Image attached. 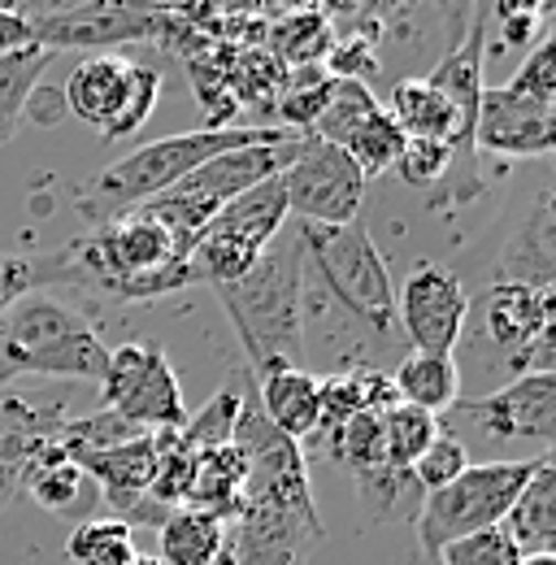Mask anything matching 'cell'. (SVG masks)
Wrapping results in <instances>:
<instances>
[{
	"mask_svg": "<svg viewBox=\"0 0 556 565\" xmlns=\"http://www.w3.org/2000/svg\"><path fill=\"white\" fill-rule=\"evenodd\" d=\"M296 226L304 257V370H318L322 379L340 370L392 374L409 344L365 213L348 226Z\"/></svg>",
	"mask_w": 556,
	"mask_h": 565,
	"instance_id": "1",
	"label": "cell"
},
{
	"mask_svg": "<svg viewBox=\"0 0 556 565\" xmlns=\"http://www.w3.org/2000/svg\"><path fill=\"white\" fill-rule=\"evenodd\" d=\"M231 444L244 457V492L213 565H309L313 548L327 540L309 488V461L296 439L270 426L253 387L244 392Z\"/></svg>",
	"mask_w": 556,
	"mask_h": 565,
	"instance_id": "2",
	"label": "cell"
},
{
	"mask_svg": "<svg viewBox=\"0 0 556 565\" xmlns=\"http://www.w3.org/2000/svg\"><path fill=\"white\" fill-rule=\"evenodd\" d=\"M213 296L244 344L253 383L304 365V257L296 222L278 231L244 279L217 282Z\"/></svg>",
	"mask_w": 556,
	"mask_h": 565,
	"instance_id": "3",
	"label": "cell"
},
{
	"mask_svg": "<svg viewBox=\"0 0 556 565\" xmlns=\"http://www.w3.org/2000/svg\"><path fill=\"white\" fill-rule=\"evenodd\" d=\"M452 361L457 374L466 365L483 370V392L504 387L517 374H556V291L491 282L466 309Z\"/></svg>",
	"mask_w": 556,
	"mask_h": 565,
	"instance_id": "4",
	"label": "cell"
},
{
	"mask_svg": "<svg viewBox=\"0 0 556 565\" xmlns=\"http://www.w3.org/2000/svg\"><path fill=\"white\" fill-rule=\"evenodd\" d=\"M300 140L282 127H222V131H183V136H165V140L139 143L136 152L118 157L114 166H105L83 192H78V213L96 226L109 217L139 210L148 201H157L161 192H170L179 179H188L196 166H205L209 157L231 152V148H248V143H278Z\"/></svg>",
	"mask_w": 556,
	"mask_h": 565,
	"instance_id": "5",
	"label": "cell"
},
{
	"mask_svg": "<svg viewBox=\"0 0 556 565\" xmlns=\"http://www.w3.org/2000/svg\"><path fill=\"white\" fill-rule=\"evenodd\" d=\"M109 349L96 327L53 296H22L0 318V370L35 379H87L100 383Z\"/></svg>",
	"mask_w": 556,
	"mask_h": 565,
	"instance_id": "6",
	"label": "cell"
},
{
	"mask_svg": "<svg viewBox=\"0 0 556 565\" xmlns=\"http://www.w3.org/2000/svg\"><path fill=\"white\" fill-rule=\"evenodd\" d=\"M448 435L504 452L500 461H539L556 448V374H517L483 396H461L448 409Z\"/></svg>",
	"mask_w": 556,
	"mask_h": 565,
	"instance_id": "7",
	"label": "cell"
},
{
	"mask_svg": "<svg viewBox=\"0 0 556 565\" xmlns=\"http://www.w3.org/2000/svg\"><path fill=\"white\" fill-rule=\"evenodd\" d=\"M304 140V136H300ZM300 140H278V143H248V148H231V152H217L209 157L205 166H196L188 179H179L170 192H161L157 201L139 205L148 217H157L174 239L183 244H196V235L205 231V222L222 205H231L235 196H244L248 188L266 183L282 174L296 152Z\"/></svg>",
	"mask_w": 556,
	"mask_h": 565,
	"instance_id": "8",
	"label": "cell"
},
{
	"mask_svg": "<svg viewBox=\"0 0 556 565\" xmlns=\"http://www.w3.org/2000/svg\"><path fill=\"white\" fill-rule=\"evenodd\" d=\"M553 461V457H539V461H470L448 488L421 495V509H417V544L426 557H439L448 544L487 531V526H500L509 504L517 500V492L531 483V475Z\"/></svg>",
	"mask_w": 556,
	"mask_h": 565,
	"instance_id": "9",
	"label": "cell"
},
{
	"mask_svg": "<svg viewBox=\"0 0 556 565\" xmlns=\"http://www.w3.org/2000/svg\"><path fill=\"white\" fill-rule=\"evenodd\" d=\"M287 222H291V213H287L282 174H275V179L248 188L244 196H235L231 205L213 213L188 257H192L201 282H209V287L235 282L257 266V257L275 244V235Z\"/></svg>",
	"mask_w": 556,
	"mask_h": 565,
	"instance_id": "10",
	"label": "cell"
},
{
	"mask_svg": "<svg viewBox=\"0 0 556 565\" xmlns=\"http://www.w3.org/2000/svg\"><path fill=\"white\" fill-rule=\"evenodd\" d=\"M157 96H161L157 66H139L118 53H87V62L70 71L62 100L78 122H87L105 140H122V136H136L152 118Z\"/></svg>",
	"mask_w": 556,
	"mask_h": 565,
	"instance_id": "11",
	"label": "cell"
},
{
	"mask_svg": "<svg viewBox=\"0 0 556 565\" xmlns=\"http://www.w3.org/2000/svg\"><path fill=\"white\" fill-rule=\"evenodd\" d=\"M105 409L139 426L143 435L161 430H183L188 409H183V387L170 365V356L157 344H122L109 349V365L100 379Z\"/></svg>",
	"mask_w": 556,
	"mask_h": 565,
	"instance_id": "12",
	"label": "cell"
},
{
	"mask_svg": "<svg viewBox=\"0 0 556 565\" xmlns=\"http://www.w3.org/2000/svg\"><path fill=\"white\" fill-rule=\"evenodd\" d=\"M365 174L344 148L304 136L296 161L282 170L287 213L309 226H348L365 213Z\"/></svg>",
	"mask_w": 556,
	"mask_h": 565,
	"instance_id": "13",
	"label": "cell"
},
{
	"mask_svg": "<svg viewBox=\"0 0 556 565\" xmlns=\"http://www.w3.org/2000/svg\"><path fill=\"white\" fill-rule=\"evenodd\" d=\"M466 309H470V296L448 266L417 262L400 287V296H396V318H400V335H405L409 353H457Z\"/></svg>",
	"mask_w": 556,
	"mask_h": 565,
	"instance_id": "14",
	"label": "cell"
},
{
	"mask_svg": "<svg viewBox=\"0 0 556 565\" xmlns=\"http://www.w3.org/2000/svg\"><path fill=\"white\" fill-rule=\"evenodd\" d=\"M556 148V105L531 100L513 87H483L474 118V152L509 161H548Z\"/></svg>",
	"mask_w": 556,
	"mask_h": 565,
	"instance_id": "15",
	"label": "cell"
},
{
	"mask_svg": "<svg viewBox=\"0 0 556 565\" xmlns=\"http://www.w3.org/2000/svg\"><path fill=\"white\" fill-rule=\"evenodd\" d=\"M70 461L100 483L105 504L114 513H122L127 526L148 522V526H161V518L170 509L152 504L148 488H152V470H157V439L152 435H136L127 444H114V448H96V452H66Z\"/></svg>",
	"mask_w": 556,
	"mask_h": 565,
	"instance_id": "16",
	"label": "cell"
},
{
	"mask_svg": "<svg viewBox=\"0 0 556 565\" xmlns=\"http://www.w3.org/2000/svg\"><path fill=\"white\" fill-rule=\"evenodd\" d=\"M556 279V217L553 192L539 188L522 210L513 231L504 235L495 262H491V282H522V287H553Z\"/></svg>",
	"mask_w": 556,
	"mask_h": 565,
	"instance_id": "17",
	"label": "cell"
},
{
	"mask_svg": "<svg viewBox=\"0 0 556 565\" xmlns=\"http://www.w3.org/2000/svg\"><path fill=\"white\" fill-rule=\"evenodd\" d=\"M504 535L517 557H556V466L544 461L504 513Z\"/></svg>",
	"mask_w": 556,
	"mask_h": 565,
	"instance_id": "18",
	"label": "cell"
},
{
	"mask_svg": "<svg viewBox=\"0 0 556 565\" xmlns=\"http://www.w3.org/2000/svg\"><path fill=\"white\" fill-rule=\"evenodd\" d=\"M253 392H257V405L275 430L296 439L300 448L313 439V430H318V374H309L304 365L275 370V374L257 379Z\"/></svg>",
	"mask_w": 556,
	"mask_h": 565,
	"instance_id": "19",
	"label": "cell"
},
{
	"mask_svg": "<svg viewBox=\"0 0 556 565\" xmlns=\"http://www.w3.org/2000/svg\"><path fill=\"white\" fill-rule=\"evenodd\" d=\"M239 492H244V457L235 444H222V448L196 452V470H192V483L183 495V509L231 522L239 509Z\"/></svg>",
	"mask_w": 556,
	"mask_h": 565,
	"instance_id": "20",
	"label": "cell"
},
{
	"mask_svg": "<svg viewBox=\"0 0 556 565\" xmlns=\"http://www.w3.org/2000/svg\"><path fill=\"white\" fill-rule=\"evenodd\" d=\"M392 387L400 405H414L426 414H443L461 401V374L452 356H430V353H405L400 365L392 370Z\"/></svg>",
	"mask_w": 556,
	"mask_h": 565,
	"instance_id": "21",
	"label": "cell"
},
{
	"mask_svg": "<svg viewBox=\"0 0 556 565\" xmlns=\"http://www.w3.org/2000/svg\"><path fill=\"white\" fill-rule=\"evenodd\" d=\"M392 122L409 136V140H443L448 148L457 143V118L452 105L439 87H430L426 78H400L392 87V105H387Z\"/></svg>",
	"mask_w": 556,
	"mask_h": 565,
	"instance_id": "22",
	"label": "cell"
},
{
	"mask_svg": "<svg viewBox=\"0 0 556 565\" xmlns=\"http://www.w3.org/2000/svg\"><path fill=\"white\" fill-rule=\"evenodd\" d=\"M157 540H161V553L157 557L165 565H213L217 553H222V540H226V522L174 504L161 518Z\"/></svg>",
	"mask_w": 556,
	"mask_h": 565,
	"instance_id": "23",
	"label": "cell"
},
{
	"mask_svg": "<svg viewBox=\"0 0 556 565\" xmlns=\"http://www.w3.org/2000/svg\"><path fill=\"white\" fill-rule=\"evenodd\" d=\"M335 35H331V22L327 13H291V18H278L266 22V53L275 57L282 71L291 66H318L327 62Z\"/></svg>",
	"mask_w": 556,
	"mask_h": 565,
	"instance_id": "24",
	"label": "cell"
},
{
	"mask_svg": "<svg viewBox=\"0 0 556 565\" xmlns=\"http://www.w3.org/2000/svg\"><path fill=\"white\" fill-rule=\"evenodd\" d=\"M57 53L31 44L22 53H9L0 57V143H9L22 127V114H26V100L35 96L44 71L53 66Z\"/></svg>",
	"mask_w": 556,
	"mask_h": 565,
	"instance_id": "25",
	"label": "cell"
},
{
	"mask_svg": "<svg viewBox=\"0 0 556 565\" xmlns=\"http://www.w3.org/2000/svg\"><path fill=\"white\" fill-rule=\"evenodd\" d=\"M383 105L374 100V92H370V83H352V78H335V92H331V100H327V109L313 118V127H309V136L313 140H327L335 143V148H344L374 114H378Z\"/></svg>",
	"mask_w": 556,
	"mask_h": 565,
	"instance_id": "26",
	"label": "cell"
},
{
	"mask_svg": "<svg viewBox=\"0 0 556 565\" xmlns=\"http://www.w3.org/2000/svg\"><path fill=\"white\" fill-rule=\"evenodd\" d=\"M136 553V526H127L122 518L78 522L66 540V557L74 565H131Z\"/></svg>",
	"mask_w": 556,
	"mask_h": 565,
	"instance_id": "27",
	"label": "cell"
},
{
	"mask_svg": "<svg viewBox=\"0 0 556 565\" xmlns=\"http://www.w3.org/2000/svg\"><path fill=\"white\" fill-rule=\"evenodd\" d=\"M378 430H383V452L396 470H414V461L430 448V439L439 435V418L426 414V409H414V405H392L378 414ZM414 479V475H409Z\"/></svg>",
	"mask_w": 556,
	"mask_h": 565,
	"instance_id": "28",
	"label": "cell"
},
{
	"mask_svg": "<svg viewBox=\"0 0 556 565\" xmlns=\"http://www.w3.org/2000/svg\"><path fill=\"white\" fill-rule=\"evenodd\" d=\"M405 131L392 122V114L387 109H378L352 140L344 143V152L356 161V170L365 174V183L370 179H378V174H387V170H396V157H400V148H405Z\"/></svg>",
	"mask_w": 556,
	"mask_h": 565,
	"instance_id": "29",
	"label": "cell"
},
{
	"mask_svg": "<svg viewBox=\"0 0 556 565\" xmlns=\"http://www.w3.org/2000/svg\"><path fill=\"white\" fill-rule=\"evenodd\" d=\"M239 405H244L239 387H222L205 409L188 414V423H183V430H179V439H183L192 452H209V448L231 444V435H235V418H239Z\"/></svg>",
	"mask_w": 556,
	"mask_h": 565,
	"instance_id": "30",
	"label": "cell"
},
{
	"mask_svg": "<svg viewBox=\"0 0 556 565\" xmlns=\"http://www.w3.org/2000/svg\"><path fill=\"white\" fill-rule=\"evenodd\" d=\"M31 492H35V500L44 504V509H53V513H66L70 504L78 500V492H83V483H87V475L74 466L66 457V448H53L35 470H31Z\"/></svg>",
	"mask_w": 556,
	"mask_h": 565,
	"instance_id": "31",
	"label": "cell"
},
{
	"mask_svg": "<svg viewBox=\"0 0 556 565\" xmlns=\"http://www.w3.org/2000/svg\"><path fill=\"white\" fill-rule=\"evenodd\" d=\"M466 466H470V452H466V444L439 426V435L430 439V448L417 457L409 475H414L417 492L426 495V492H439V488H448V483H452V479H457Z\"/></svg>",
	"mask_w": 556,
	"mask_h": 565,
	"instance_id": "32",
	"label": "cell"
},
{
	"mask_svg": "<svg viewBox=\"0 0 556 565\" xmlns=\"http://www.w3.org/2000/svg\"><path fill=\"white\" fill-rule=\"evenodd\" d=\"M452 170V148L443 140H405L396 157V174L409 188H439Z\"/></svg>",
	"mask_w": 556,
	"mask_h": 565,
	"instance_id": "33",
	"label": "cell"
},
{
	"mask_svg": "<svg viewBox=\"0 0 556 565\" xmlns=\"http://www.w3.org/2000/svg\"><path fill=\"white\" fill-rule=\"evenodd\" d=\"M443 565H517V548L513 540L504 535V526H487V531H474L457 544H448L443 553Z\"/></svg>",
	"mask_w": 556,
	"mask_h": 565,
	"instance_id": "34",
	"label": "cell"
},
{
	"mask_svg": "<svg viewBox=\"0 0 556 565\" xmlns=\"http://www.w3.org/2000/svg\"><path fill=\"white\" fill-rule=\"evenodd\" d=\"M504 87H513V92H522V96H531V100L556 105V44L548 35L535 44V53L522 62V71L513 74Z\"/></svg>",
	"mask_w": 556,
	"mask_h": 565,
	"instance_id": "35",
	"label": "cell"
},
{
	"mask_svg": "<svg viewBox=\"0 0 556 565\" xmlns=\"http://www.w3.org/2000/svg\"><path fill=\"white\" fill-rule=\"evenodd\" d=\"M322 71L331 74V78L365 83L370 74L378 71V62H374V44H370V40H361V35H348L344 44L335 40V44H331V53H327V62H322Z\"/></svg>",
	"mask_w": 556,
	"mask_h": 565,
	"instance_id": "36",
	"label": "cell"
},
{
	"mask_svg": "<svg viewBox=\"0 0 556 565\" xmlns=\"http://www.w3.org/2000/svg\"><path fill=\"white\" fill-rule=\"evenodd\" d=\"M40 287L35 279V257H0V318Z\"/></svg>",
	"mask_w": 556,
	"mask_h": 565,
	"instance_id": "37",
	"label": "cell"
},
{
	"mask_svg": "<svg viewBox=\"0 0 556 565\" xmlns=\"http://www.w3.org/2000/svg\"><path fill=\"white\" fill-rule=\"evenodd\" d=\"M548 0H487V13H495L500 22H544Z\"/></svg>",
	"mask_w": 556,
	"mask_h": 565,
	"instance_id": "38",
	"label": "cell"
},
{
	"mask_svg": "<svg viewBox=\"0 0 556 565\" xmlns=\"http://www.w3.org/2000/svg\"><path fill=\"white\" fill-rule=\"evenodd\" d=\"M31 44H35L31 22H26L22 13H0V57L22 53V49H31Z\"/></svg>",
	"mask_w": 556,
	"mask_h": 565,
	"instance_id": "39",
	"label": "cell"
},
{
	"mask_svg": "<svg viewBox=\"0 0 556 565\" xmlns=\"http://www.w3.org/2000/svg\"><path fill=\"white\" fill-rule=\"evenodd\" d=\"M131 565H165V562H161L157 553H136V557H131Z\"/></svg>",
	"mask_w": 556,
	"mask_h": 565,
	"instance_id": "40",
	"label": "cell"
},
{
	"mask_svg": "<svg viewBox=\"0 0 556 565\" xmlns=\"http://www.w3.org/2000/svg\"><path fill=\"white\" fill-rule=\"evenodd\" d=\"M517 565H556V557H522Z\"/></svg>",
	"mask_w": 556,
	"mask_h": 565,
	"instance_id": "41",
	"label": "cell"
},
{
	"mask_svg": "<svg viewBox=\"0 0 556 565\" xmlns=\"http://www.w3.org/2000/svg\"><path fill=\"white\" fill-rule=\"evenodd\" d=\"M18 4L22 0H0V13H18Z\"/></svg>",
	"mask_w": 556,
	"mask_h": 565,
	"instance_id": "42",
	"label": "cell"
}]
</instances>
